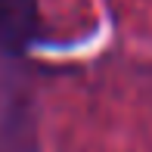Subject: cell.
<instances>
[{
  "mask_svg": "<svg viewBox=\"0 0 152 152\" xmlns=\"http://www.w3.org/2000/svg\"><path fill=\"white\" fill-rule=\"evenodd\" d=\"M40 28L37 0H0V53L19 56L31 47Z\"/></svg>",
  "mask_w": 152,
  "mask_h": 152,
  "instance_id": "obj_1",
  "label": "cell"
}]
</instances>
